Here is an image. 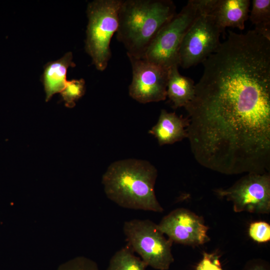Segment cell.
<instances>
[{
    "mask_svg": "<svg viewBox=\"0 0 270 270\" xmlns=\"http://www.w3.org/2000/svg\"><path fill=\"white\" fill-rule=\"evenodd\" d=\"M158 176L156 168L149 162L126 159L112 163L102 176L106 196L126 208L162 212L154 190Z\"/></svg>",
    "mask_w": 270,
    "mask_h": 270,
    "instance_id": "obj_1",
    "label": "cell"
},
{
    "mask_svg": "<svg viewBox=\"0 0 270 270\" xmlns=\"http://www.w3.org/2000/svg\"><path fill=\"white\" fill-rule=\"evenodd\" d=\"M176 14L171 0H122L116 34L128 56L143 58L158 31Z\"/></svg>",
    "mask_w": 270,
    "mask_h": 270,
    "instance_id": "obj_2",
    "label": "cell"
},
{
    "mask_svg": "<svg viewBox=\"0 0 270 270\" xmlns=\"http://www.w3.org/2000/svg\"><path fill=\"white\" fill-rule=\"evenodd\" d=\"M214 2L188 0L180 12L160 29L143 58L166 69L175 64L178 66V52L184 36L201 14L210 12Z\"/></svg>",
    "mask_w": 270,
    "mask_h": 270,
    "instance_id": "obj_3",
    "label": "cell"
},
{
    "mask_svg": "<svg viewBox=\"0 0 270 270\" xmlns=\"http://www.w3.org/2000/svg\"><path fill=\"white\" fill-rule=\"evenodd\" d=\"M122 2V0H95L87 6L85 50L100 71L106 70L112 56L110 43L118 28Z\"/></svg>",
    "mask_w": 270,
    "mask_h": 270,
    "instance_id": "obj_4",
    "label": "cell"
},
{
    "mask_svg": "<svg viewBox=\"0 0 270 270\" xmlns=\"http://www.w3.org/2000/svg\"><path fill=\"white\" fill-rule=\"evenodd\" d=\"M123 232L127 244L148 266L156 270H168L174 262L172 242L166 238L158 224L150 220L126 221Z\"/></svg>",
    "mask_w": 270,
    "mask_h": 270,
    "instance_id": "obj_5",
    "label": "cell"
},
{
    "mask_svg": "<svg viewBox=\"0 0 270 270\" xmlns=\"http://www.w3.org/2000/svg\"><path fill=\"white\" fill-rule=\"evenodd\" d=\"M222 32L211 13L201 14L183 38L178 52V66L188 68L202 63L220 46Z\"/></svg>",
    "mask_w": 270,
    "mask_h": 270,
    "instance_id": "obj_6",
    "label": "cell"
},
{
    "mask_svg": "<svg viewBox=\"0 0 270 270\" xmlns=\"http://www.w3.org/2000/svg\"><path fill=\"white\" fill-rule=\"evenodd\" d=\"M215 192L232 202L234 212L258 214L270 212V174L248 173L226 188Z\"/></svg>",
    "mask_w": 270,
    "mask_h": 270,
    "instance_id": "obj_7",
    "label": "cell"
},
{
    "mask_svg": "<svg viewBox=\"0 0 270 270\" xmlns=\"http://www.w3.org/2000/svg\"><path fill=\"white\" fill-rule=\"evenodd\" d=\"M128 58L132 74L129 86L130 96L142 104L165 100L168 69L144 58Z\"/></svg>",
    "mask_w": 270,
    "mask_h": 270,
    "instance_id": "obj_8",
    "label": "cell"
},
{
    "mask_svg": "<svg viewBox=\"0 0 270 270\" xmlns=\"http://www.w3.org/2000/svg\"><path fill=\"white\" fill-rule=\"evenodd\" d=\"M158 226L173 243L194 247L210 240L207 234L209 228L204 218L185 208L171 211Z\"/></svg>",
    "mask_w": 270,
    "mask_h": 270,
    "instance_id": "obj_9",
    "label": "cell"
},
{
    "mask_svg": "<svg viewBox=\"0 0 270 270\" xmlns=\"http://www.w3.org/2000/svg\"><path fill=\"white\" fill-rule=\"evenodd\" d=\"M250 0H215L211 13L224 31L227 27L242 30L249 16Z\"/></svg>",
    "mask_w": 270,
    "mask_h": 270,
    "instance_id": "obj_10",
    "label": "cell"
},
{
    "mask_svg": "<svg viewBox=\"0 0 270 270\" xmlns=\"http://www.w3.org/2000/svg\"><path fill=\"white\" fill-rule=\"evenodd\" d=\"M188 124L187 118L162 110L156 124L148 133L154 136L160 146L172 144L187 138Z\"/></svg>",
    "mask_w": 270,
    "mask_h": 270,
    "instance_id": "obj_11",
    "label": "cell"
},
{
    "mask_svg": "<svg viewBox=\"0 0 270 270\" xmlns=\"http://www.w3.org/2000/svg\"><path fill=\"white\" fill-rule=\"evenodd\" d=\"M72 54L66 52L60 58L48 62L44 67L42 82L46 92V101L50 100L52 96L60 92L66 82V73L69 67H74Z\"/></svg>",
    "mask_w": 270,
    "mask_h": 270,
    "instance_id": "obj_12",
    "label": "cell"
},
{
    "mask_svg": "<svg viewBox=\"0 0 270 270\" xmlns=\"http://www.w3.org/2000/svg\"><path fill=\"white\" fill-rule=\"evenodd\" d=\"M178 67V64L174 65L168 71L166 96L172 103L174 108L184 107L194 94L193 80L180 74Z\"/></svg>",
    "mask_w": 270,
    "mask_h": 270,
    "instance_id": "obj_13",
    "label": "cell"
},
{
    "mask_svg": "<svg viewBox=\"0 0 270 270\" xmlns=\"http://www.w3.org/2000/svg\"><path fill=\"white\" fill-rule=\"evenodd\" d=\"M147 267L126 244L112 256L106 270H146Z\"/></svg>",
    "mask_w": 270,
    "mask_h": 270,
    "instance_id": "obj_14",
    "label": "cell"
},
{
    "mask_svg": "<svg viewBox=\"0 0 270 270\" xmlns=\"http://www.w3.org/2000/svg\"><path fill=\"white\" fill-rule=\"evenodd\" d=\"M256 32L270 40V0H253L248 16Z\"/></svg>",
    "mask_w": 270,
    "mask_h": 270,
    "instance_id": "obj_15",
    "label": "cell"
},
{
    "mask_svg": "<svg viewBox=\"0 0 270 270\" xmlns=\"http://www.w3.org/2000/svg\"><path fill=\"white\" fill-rule=\"evenodd\" d=\"M85 92L84 79L72 80L66 81L60 95L66 106L72 108L76 106V102L84 95Z\"/></svg>",
    "mask_w": 270,
    "mask_h": 270,
    "instance_id": "obj_16",
    "label": "cell"
},
{
    "mask_svg": "<svg viewBox=\"0 0 270 270\" xmlns=\"http://www.w3.org/2000/svg\"><path fill=\"white\" fill-rule=\"evenodd\" d=\"M248 233L254 241L259 243L266 242L270 240V225L264 221L252 222Z\"/></svg>",
    "mask_w": 270,
    "mask_h": 270,
    "instance_id": "obj_17",
    "label": "cell"
},
{
    "mask_svg": "<svg viewBox=\"0 0 270 270\" xmlns=\"http://www.w3.org/2000/svg\"><path fill=\"white\" fill-rule=\"evenodd\" d=\"M58 270H100L94 260L83 256L76 257L62 264Z\"/></svg>",
    "mask_w": 270,
    "mask_h": 270,
    "instance_id": "obj_18",
    "label": "cell"
},
{
    "mask_svg": "<svg viewBox=\"0 0 270 270\" xmlns=\"http://www.w3.org/2000/svg\"><path fill=\"white\" fill-rule=\"evenodd\" d=\"M219 258L220 256L216 253L204 252L202 258L197 264L196 270H224Z\"/></svg>",
    "mask_w": 270,
    "mask_h": 270,
    "instance_id": "obj_19",
    "label": "cell"
},
{
    "mask_svg": "<svg viewBox=\"0 0 270 270\" xmlns=\"http://www.w3.org/2000/svg\"><path fill=\"white\" fill-rule=\"evenodd\" d=\"M242 270H270V265L264 260L253 258L248 260Z\"/></svg>",
    "mask_w": 270,
    "mask_h": 270,
    "instance_id": "obj_20",
    "label": "cell"
}]
</instances>
